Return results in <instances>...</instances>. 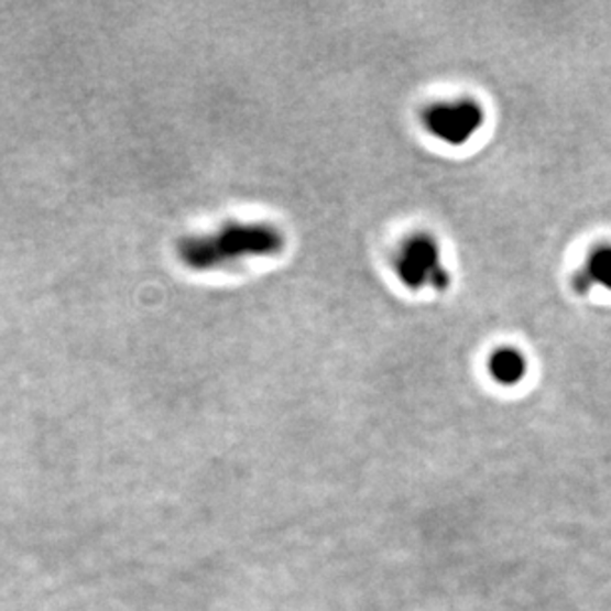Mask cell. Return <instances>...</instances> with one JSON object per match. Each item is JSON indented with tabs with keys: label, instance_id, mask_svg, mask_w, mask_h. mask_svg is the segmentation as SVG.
Masks as SVG:
<instances>
[{
	"label": "cell",
	"instance_id": "obj_3",
	"mask_svg": "<svg viewBox=\"0 0 611 611\" xmlns=\"http://www.w3.org/2000/svg\"><path fill=\"white\" fill-rule=\"evenodd\" d=\"M483 117L481 106L469 99L439 103L427 111V131L447 145H463L479 131Z\"/></svg>",
	"mask_w": 611,
	"mask_h": 611
},
{
	"label": "cell",
	"instance_id": "obj_4",
	"mask_svg": "<svg viewBox=\"0 0 611 611\" xmlns=\"http://www.w3.org/2000/svg\"><path fill=\"white\" fill-rule=\"evenodd\" d=\"M489 370L499 384L516 386L526 377L528 364H526L523 352L514 349H501L491 357Z\"/></svg>",
	"mask_w": 611,
	"mask_h": 611
},
{
	"label": "cell",
	"instance_id": "obj_5",
	"mask_svg": "<svg viewBox=\"0 0 611 611\" xmlns=\"http://www.w3.org/2000/svg\"><path fill=\"white\" fill-rule=\"evenodd\" d=\"M583 272L590 275L593 285H600L611 292V246H602L593 250Z\"/></svg>",
	"mask_w": 611,
	"mask_h": 611
},
{
	"label": "cell",
	"instance_id": "obj_2",
	"mask_svg": "<svg viewBox=\"0 0 611 611\" xmlns=\"http://www.w3.org/2000/svg\"><path fill=\"white\" fill-rule=\"evenodd\" d=\"M396 273L410 290L434 287L437 292L446 290L449 283L446 268L441 265V253L432 236L410 238L396 258Z\"/></svg>",
	"mask_w": 611,
	"mask_h": 611
},
{
	"label": "cell",
	"instance_id": "obj_1",
	"mask_svg": "<svg viewBox=\"0 0 611 611\" xmlns=\"http://www.w3.org/2000/svg\"><path fill=\"white\" fill-rule=\"evenodd\" d=\"M285 236L270 222H226L212 232L193 233L178 243V258L190 270L208 272L282 252Z\"/></svg>",
	"mask_w": 611,
	"mask_h": 611
}]
</instances>
